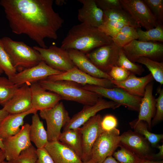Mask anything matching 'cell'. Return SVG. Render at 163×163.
Masks as SVG:
<instances>
[{
  "label": "cell",
  "mask_w": 163,
  "mask_h": 163,
  "mask_svg": "<svg viewBox=\"0 0 163 163\" xmlns=\"http://www.w3.org/2000/svg\"><path fill=\"white\" fill-rule=\"evenodd\" d=\"M34 108L26 112L15 114H9L0 123V137L2 140L14 135L20 130L24 124V119L27 115L37 113Z\"/></svg>",
  "instance_id": "cb8c5ba5"
},
{
  "label": "cell",
  "mask_w": 163,
  "mask_h": 163,
  "mask_svg": "<svg viewBox=\"0 0 163 163\" xmlns=\"http://www.w3.org/2000/svg\"><path fill=\"white\" fill-rule=\"evenodd\" d=\"M139 163H163V160L142 159Z\"/></svg>",
  "instance_id": "c3c4849f"
},
{
  "label": "cell",
  "mask_w": 163,
  "mask_h": 163,
  "mask_svg": "<svg viewBox=\"0 0 163 163\" xmlns=\"http://www.w3.org/2000/svg\"><path fill=\"white\" fill-rule=\"evenodd\" d=\"M46 79L51 81H70L82 86L93 85L108 88L115 87L110 80L91 76L80 70L76 66L67 72L50 76Z\"/></svg>",
  "instance_id": "e0dca14e"
},
{
  "label": "cell",
  "mask_w": 163,
  "mask_h": 163,
  "mask_svg": "<svg viewBox=\"0 0 163 163\" xmlns=\"http://www.w3.org/2000/svg\"><path fill=\"white\" fill-rule=\"evenodd\" d=\"M120 48L113 42L95 48L86 55L98 69L107 73L117 65Z\"/></svg>",
  "instance_id": "8fae6325"
},
{
  "label": "cell",
  "mask_w": 163,
  "mask_h": 163,
  "mask_svg": "<svg viewBox=\"0 0 163 163\" xmlns=\"http://www.w3.org/2000/svg\"><path fill=\"white\" fill-rule=\"evenodd\" d=\"M122 8L141 27L146 30L155 27L158 21L143 0H120Z\"/></svg>",
  "instance_id": "30bf717a"
},
{
  "label": "cell",
  "mask_w": 163,
  "mask_h": 163,
  "mask_svg": "<svg viewBox=\"0 0 163 163\" xmlns=\"http://www.w3.org/2000/svg\"><path fill=\"white\" fill-rule=\"evenodd\" d=\"M33 48L39 52L42 61L56 70L65 72L75 67L68 50L61 47L52 45L46 48L38 46Z\"/></svg>",
  "instance_id": "ba28073f"
},
{
  "label": "cell",
  "mask_w": 163,
  "mask_h": 163,
  "mask_svg": "<svg viewBox=\"0 0 163 163\" xmlns=\"http://www.w3.org/2000/svg\"><path fill=\"white\" fill-rule=\"evenodd\" d=\"M117 65L135 75H141L144 71L141 65L136 64L129 59L121 48L120 49Z\"/></svg>",
  "instance_id": "e575fe53"
},
{
  "label": "cell",
  "mask_w": 163,
  "mask_h": 163,
  "mask_svg": "<svg viewBox=\"0 0 163 163\" xmlns=\"http://www.w3.org/2000/svg\"><path fill=\"white\" fill-rule=\"evenodd\" d=\"M154 80L150 73L142 77H137L131 73L123 81L117 82L113 80L111 81L115 87L120 88L131 95L142 97L146 86Z\"/></svg>",
  "instance_id": "44dd1931"
},
{
  "label": "cell",
  "mask_w": 163,
  "mask_h": 163,
  "mask_svg": "<svg viewBox=\"0 0 163 163\" xmlns=\"http://www.w3.org/2000/svg\"><path fill=\"white\" fill-rule=\"evenodd\" d=\"M136 62L146 66L150 72L154 80L162 85L163 84V62L146 57L139 58Z\"/></svg>",
  "instance_id": "4dcf8cb0"
},
{
  "label": "cell",
  "mask_w": 163,
  "mask_h": 163,
  "mask_svg": "<svg viewBox=\"0 0 163 163\" xmlns=\"http://www.w3.org/2000/svg\"><path fill=\"white\" fill-rule=\"evenodd\" d=\"M53 0H1L13 33L24 34L40 47L46 48L44 40H56L63 19L53 9Z\"/></svg>",
  "instance_id": "6da1fadb"
},
{
  "label": "cell",
  "mask_w": 163,
  "mask_h": 163,
  "mask_svg": "<svg viewBox=\"0 0 163 163\" xmlns=\"http://www.w3.org/2000/svg\"><path fill=\"white\" fill-rule=\"evenodd\" d=\"M39 114L46 122L48 142L58 141L62 128L71 118L63 102H59L52 108L40 111Z\"/></svg>",
  "instance_id": "5b68a950"
},
{
  "label": "cell",
  "mask_w": 163,
  "mask_h": 163,
  "mask_svg": "<svg viewBox=\"0 0 163 163\" xmlns=\"http://www.w3.org/2000/svg\"><path fill=\"white\" fill-rule=\"evenodd\" d=\"M30 85L25 83L19 87L3 107L9 114L21 113L33 108Z\"/></svg>",
  "instance_id": "ac0fdd59"
},
{
  "label": "cell",
  "mask_w": 163,
  "mask_h": 163,
  "mask_svg": "<svg viewBox=\"0 0 163 163\" xmlns=\"http://www.w3.org/2000/svg\"><path fill=\"white\" fill-rule=\"evenodd\" d=\"M102 118L100 114H96L80 127L83 149L81 159L83 162L91 159L92 147L98 136L104 132L101 126Z\"/></svg>",
  "instance_id": "7c38bea8"
},
{
  "label": "cell",
  "mask_w": 163,
  "mask_h": 163,
  "mask_svg": "<svg viewBox=\"0 0 163 163\" xmlns=\"http://www.w3.org/2000/svg\"><path fill=\"white\" fill-rule=\"evenodd\" d=\"M30 125H23L14 135L3 140L5 159L11 162L16 159L21 152L32 145L29 136Z\"/></svg>",
  "instance_id": "4fadbf2b"
},
{
  "label": "cell",
  "mask_w": 163,
  "mask_h": 163,
  "mask_svg": "<svg viewBox=\"0 0 163 163\" xmlns=\"http://www.w3.org/2000/svg\"><path fill=\"white\" fill-rule=\"evenodd\" d=\"M100 163H119L112 156H109L106 158L103 161Z\"/></svg>",
  "instance_id": "bcb514c9"
},
{
  "label": "cell",
  "mask_w": 163,
  "mask_h": 163,
  "mask_svg": "<svg viewBox=\"0 0 163 163\" xmlns=\"http://www.w3.org/2000/svg\"><path fill=\"white\" fill-rule=\"evenodd\" d=\"M97 5L103 11L122 9L120 0H95Z\"/></svg>",
  "instance_id": "b9f144b4"
},
{
  "label": "cell",
  "mask_w": 163,
  "mask_h": 163,
  "mask_svg": "<svg viewBox=\"0 0 163 163\" xmlns=\"http://www.w3.org/2000/svg\"><path fill=\"white\" fill-rule=\"evenodd\" d=\"M118 124L117 120L114 116L108 114L102 118L101 126L104 132L110 131L116 128Z\"/></svg>",
  "instance_id": "7bdbcfd3"
},
{
  "label": "cell",
  "mask_w": 163,
  "mask_h": 163,
  "mask_svg": "<svg viewBox=\"0 0 163 163\" xmlns=\"http://www.w3.org/2000/svg\"><path fill=\"white\" fill-rule=\"evenodd\" d=\"M120 144L142 159H153L151 145L142 136L129 130L120 135Z\"/></svg>",
  "instance_id": "2e32d148"
},
{
  "label": "cell",
  "mask_w": 163,
  "mask_h": 163,
  "mask_svg": "<svg viewBox=\"0 0 163 163\" xmlns=\"http://www.w3.org/2000/svg\"><path fill=\"white\" fill-rule=\"evenodd\" d=\"M83 163H96L91 159H90L89 161H86L83 162Z\"/></svg>",
  "instance_id": "f5cc1de1"
},
{
  "label": "cell",
  "mask_w": 163,
  "mask_h": 163,
  "mask_svg": "<svg viewBox=\"0 0 163 163\" xmlns=\"http://www.w3.org/2000/svg\"><path fill=\"white\" fill-rule=\"evenodd\" d=\"M5 159L4 151L0 149V163H2Z\"/></svg>",
  "instance_id": "681fc988"
},
{
  "label": "cell",
  "mask_w": 163,
  "mask_h": 163,
  "mask_svg": "<svg viewBox=\"0 0 163 163\" xmlns=\"http://www.w3.org/2000/svg\"><path fill=\"white\" fill-rule=\"evenodd\" d=\"M38 82L46 90L58 94L62 100L74 101L84 105H93L101 97L85 89L82 85L70 81H51L46 79Z\"/></svg>",
  "instance_id": "3957f363"
},
{
  "label": "cell",
  "mask_w": 163,
  "mask_h": 163,
  "mask_svg": "<svg viewBox=\"0 0 163 163\" xmlns=\"http://www.w3.org/2000/svg\"><path fill=\"white\" fill-rule=\"evenodd\" d=\"M78 1L82 5L78 11L79 21L88 25L98 28L103 22V11L98 7L95 0Z\"/></svg>",
  "instance_id": "ffe728a7"
},
{
  "label": "cell",
  "mask_w": 163,
  "mask_h": 163,
  "mask_svg": "<svg viewBox=\"0 0 163 163\" xmlns=\"http://www.w3.org/2000/svg\"><path fill=\"white\" fill-rule=\"evenodd\" d=\"M33 114L32 123L30 125V139L37 149L44 148L49 142L47 131L37 113Z\"/></svg>",
  "instance_id": "484cf974"
},
{
  "label": "cell",
  "mask_w": 163,
  "mask_h": 163,
  "mask_svg": "<svg viewBox=\"0 0 163 163\" xmlns=\"http://www.w3.org/2000/svg\"><path fill=\"white\" fill-rule=\"evenodd\" d=\"M63 72L56 70L42 61L37 65L17 73L10 80L20 87L23 84H31L46 79L48 77Z\"/></svg>",
  "instance_id": "9a60e30c"
},
{
  "label": "cell",
  "mask_w": 163,
  "mask_h": 163,
  "mask_svg": "<svg viewBox=\"0 0 163 163\" xmlns=\"http://www.w3.org/2000/svg\"><path fill=\"white\" fill-rule=\"evenodd\" d=\"M2 70L0 68V75L3 72Z\"/></svg>",
  "instance_id": "db71d44e"
},
{
  "label": "cell",
  "mask_w": 163,
  "mask_h": 163,
  "mask_svg": "<svg viewBox=\"0 0 163 163\" xmlns=\"http://www.w3.org/2000/svg\"><path fill=\"white\" fill-rule=\"evenodd\" d=\"M121 49L128 59L134 63L143 57L159 62L163 56V45L158 42L134 40Z\"/></svg>",
  "instance_id": "8992f818"
},
{
  "label": "cell",
  "mask_w": 163,
  "mask_h": 163,
  "mask_svg": "<svg viewBox=\"0 0 163 163\" xmlns=\"http://www.w3.org/2000/svg\"><path fill=\"white\" fill-rule=\"evenodd\" d=\"M1 40L13 66L19 72L42 61L39 52L24 42L14 41L7 37H3Z\"/></svg>",
  "instance_id": "277c9868"
},
{
  "label": "cell",
  "mask_w": 163,
  "mask_h": 163,
  "mask_svg": "<svg viewBox=\"0 0 163 163\" xmlns=\"http://www.w3.org/2000/svg\"><path fill=\"white\" fill-rule=\"evenodd\" d=\"M159 95L155 99V116L152 120L151 126H153L163 120V89L159 88L158 90Z\"/></svg>",
  "instance_id": "ab89813d"
},
{
  "label": "cell",
  "mask_w": 163,
  "mask_h": 163,
  "mask_svg": "<svg viewBox=\"0 0 163 163\" xmlns=\"http://www.w3.org/2000/svg\"><path fill=\"white\" fill-rule=\"evenodd\" d=\"M56 4L58 5H62L66 3V2L64 0H57L55 1Z\"/></svg>",
  "instance_id": "f907efd6"
},
{
  "label": "cell",
  "mask_w": 163,
  "mask_h": 163,
  "mask_svg": "<svg viewBox=\"0 0 163 163\" xmlns=\"http://www.w3.org/2000/svg\"><path fill=\"white\" fill-rule=\"evenodd\" d=\"M0 68L10 79L17 73L16 69L13 66L8 54L3 46L0 38Z\"/></svg>",
  "instance_id": "836d02e7"
},
{
  "label": "cell",
  "mask_w": 163,
  "mask_h": 163,
  "mask_svg": "<svg viewBox=\"0 0 163 163\" xmlns=\"http://www.w3.org/2000/svg\"><path fill=\"white\" fill-rule=\"evenodd\" d=\"M131 73L117 65L113 67L108 73L113 80L121 82L126 79Z\"/></svg>",
  "instance_id": "60d3db41"
},
{
  "label": "cell",
  "mask_w": 163,
  "mask_h": 163,
  "mask_svg": "<svg viewBox=\"0 0 163 163\" xmlns=\"http://www.w3.org/2000/svg\"><path fill=\"white\" fill-rule=\"evenodd\" d=\"M126 25L122 22L106 20L104 21L103 23L97 28L101 31L112 38L117 35L123 27Z\"/></svg>",
  "instance_id": "8d00e7d4"
},
{
  "label": "cell",
  "mask_w": 163,
  "mask_h": 163,
  "mask_svg": "<svg viewBox=\"0 0 163 163\" xmlns=\"http://www.w3.org/2000/svg\"><path fill=\"white\" fill-rule=\"evenodd\" d=\"M37 156L36 149L32 145L22 151L11 163H36Z\"/></svg>",
  "instance_id": "74e56055"
},
{
  "label": "cell",
  "mask_w": 163,
  "mask_h": 163,
  "mask_svg": "<svg viewBox=\"0 0 163 163\" xmlns=\"http://www.w3.org/2000/svg\"><path fill=\"white\" fill-rule=\"evenodd\" d=\"M121 105L111 101H108L101 97L92 105H84L83 109L70 118L63 127V131L79 128L99 111L106 109H116Z\"/></svg>",
  "instance_id": "5bb4252c"
},
{
  "label": "cell",
  "mask_w": 163,
  "mask_h": 163,
  "mask_svg": "<svg viewBox=\"0 0 163 163\" xmlns=\"http://www.w3.org/2000/svg\"><path fill=\"white\" fill-rule=\"evenodd\" d=\"M59 141L71 148L81 159L83 149L80 127L63 131L59 136Z\"/></svg>",
  "instance_id": "4316f807"
},
{
  "label": "cell",
  "mask_w": 163,
  "mask_h": 163,
  "mask_svg": "<svg viewBox=\"0 0 163 163\" xmlns=\"http://www.w3.org/2000/svg\"><path fill=\"white\" fill-rule=\"evenodd\" d=\"M138 34V40L143 42H163L162 23L158 22L156 27L146 31L141 27L136 28Z\"/></svg>",
  "instance_id": "f546056e"
},
{
  "label": "cell",
  "mask_w": 163,
  "mask_h": 163,
  "mask_svg": "<svg viewBox=\"0 0 163 163\" xmlns=\"http://www.w3.org/2000/svg\"><path fill=\"white\" fill-rule=\"evenodd\" d=\"M134 131L143 136L153 147H156L158 143L163 139L162 134H157L150 132L146 123L143 121H137L136 119L129 123Z\"/></svg>",
  "instance_id": "83f0119b"
},
{
  "label": "cell",
  "mask_w": 163,
  "mask_h": 163,
  "mask_svg": "<svg viewBox=\"0 0 163 163\" xmlns=\"http://www.w3.org/2000/svg\"><path fill=\"white\" fill-rule=\"evenodd\" d=\"M103 11V21L106 20H114L123 23L127 25L136 28L141 27L123 8L108 10Z\"/></svg>",
  "instance_id": "f1b7e54d"
},
{
  "label": "cell",
  "mask_w": 163,
  "mask_h": 163,
  "mask_svg": "<svg viewBox=\"0 0 163 163\" xmlns=\"http://www.w3.org/2000/svg\"><path fill=\"white\" fill-rule=\"evenodd\" d=\"M37 158L36 163H54L49 154L44 148L36 149Z\"/></svg>",
  "instance_id": "ee69618b"
},
{
  "label": "cell",
  "mask_w": 163,
  "mask_h": 163,
  "mask_svg": "<svg viewBox=\"0 0 163 163\" xmlns=\"http://www.w3.org/2000/svg\"><path fill=\"white\" fill-rule=\"evenodd\" d=\"M9 113L3 108L0 109V123Z\"/></svg>",
  "instance_id": "7dc6e473"
},
{
  "label": "cell",
  "mask_w": 163,
  "mask_h": 163,
  "mask_svg": "<svg viewBox=\"0 0 163 163\" xmlns=\"http://www.w3.org/2000/svg\"><path fill=\"white\" fill-rule=\"evenodd\" d=\"M152 82L146 86L144 95L142 97L137 121H143L147 124L149 129L151 127V121L155 112V101L153 95Z\"/></svg>",
  "instance_id": "d4e9b609"
},
{
  "label": "cell",
  "mask_w": 163,
  "mask_h": 163,
  "mask_svg": "<svg viewBox=\"0 0 163 163\" xmlns=\"http://www.w3.org/2000/svg\"><path fill=\"white\" fill-rule=\"evenodd\" d=\"M83 87L85 89L108 98L130 110L139 111L142 97L131 95L120 88L117 87L108 88L90 85Z\"/></svg>",
  "instance_id": "9c48e42d"
},
{
  "label": "cell",
  "mask_w": 163,
  "mask_h": 163,
  "mask_svg": "<svg viewBox=\"0 0 163 163\" xmlns=\"http://www.w3.org/2000/svg\"><path fill=\"white\" fill-rule=\"evenodd\" d=\"M120 149L115 151L112 156L119 163H139L142 159L131 151L120 145Z\"/></svg>",
  "instance_id": "d590c367"
},
{
  "label": "cell",
  "mask_w": 163,
  "mask_h": 163,
  "mask_svg": "<svg viewBox=\"0 0 163 163\" xmlns=\"http://www.w3.org/2000/svg\"><path fill=\"white\" fill-rule=\"evenodd\" d=\"M2 163H11L10 162L8 161H4Z\"/></svg>",
  "instance_id": "11a10c76"
},
{
  "label": "cell",
  "mask_w": 163,
  "mask_h": 163,
  "mask_svg": "<svg viewBox=\"0 0 163 163\" xmlns=\"http://www.w3.org/2000/svg\"><path fill=\"white\" fill-rule=\"evenodd\" d=\"M157 21H163V0H143Z\"/></svg>",
  "instance_id": "f35d334b"
},
{
  "label": "cell",
  "mask_w": 163,
  "mask_h": 163,
  "mask_svg": "<svg viewBox=\"0 0 163 163\" xmlns=\"http://www.w3.org/2000/svg\"><path fill=\"white\" fill-rule=\"evenodd\" d=\"M113 42L112 38L97 28L81 23L73 26L62 42L61 47L67 50H77L85 54Z\"/></svg>",
  "instance_id": "7a4b0ae2"
},
{
  "label": "cell",
  "mask_w": 163,
  "mask_h": 163,
  "mask_svg": "<svg viewBox=\"0 0 163 163\" xmlns=\"http://www.w3.org/2000/svg\"><path fill=\"white\" fill-rule=\"evenodd\" d=\"M138 39L136 28L128 25L123 27L117 35L112 38L113 42L120 48L132 40Z\"/></svg>",
  "instance_id": "1f68e13d"
},
{
  "label": "cell",
  "mask_w": 163,
  "mask_h": 163,
  "mask_svg": "<svg viewBox=\"0 0 163 163\" xmlns=\"http://www.w3.org/2000/svg\"><path fill=\"white\" fill-rule=\"evenodd\" d=\"M19 87L8 78L0 76V104L3 107Z\"/></svg>",
  "instance_id": "d6a6232c"
},
{
  "label": "cell",
  "mask_w": 163,
  "mask_h": 163,
  "mask_svg": "<svg viewBox=\"0 0 163 163\" xmlns=\"http://www.w3.org/2000/svg\"><path fill=\"white\" fill-rule=\"evenodd\" d=\"M32 108L37 111L52 108L62 100L58 94L47 91L38 82L30 85Z\"/></svg>",
  "instance_id": "d6986e66"
},
{
  "label": "cell",
  "mask_w": 163,
  "mask_h": 163,
  "mask_svg": "<svg viewBox=\"0 0 163 163\" xmlns=\"http://www.w3.org/2000/svg\"><path fill=\"white\" fill-rule=\"evenodd\" d=\"M0 149L4 151V147L3 143V140L0 137Z\"/></svg>",
  "instance_id": "816d5d0a"
},
{
  "label": "cell",
  "mask_w": 163,
  "mask_h": 163,
  "mask_svg": "<svg viewBox=\"0 0 163 163\" xmlns=\"http://www.w3.org/2000/svg\"><path fill=\"white\" fill-rule=\"evenodd\" d=\"M158 149V152L156 154H154L153 156V159L155 160L157 159H162L163 158V145H158L156 146Z\"/></svg>",
  "instance_id": "f6af8a7d"
},
{
  "label": "cell",
  "mask_w": 163,
  "mask_h": 163,
  "mask_svg": "<svg viewBox=\"0 0 163 163\" xmlns=\"http://www.w3.org/2000/svg\"><path fill=\"white\" fill-rule=\"evenodd\" d=\"M44 148L54 163H83L72 149L59 140L49 142Z\"/></svg>",
  "instance_id": "7402d4cb"
},
{
  "label": "cell",
  "mask_w": 163,
  "mask_h": 163,
  "mask_svg": "<svg viewBox=\"0 0 163 163\" xmlns=\"http://www.w3.org/2000/svg\"><path fill=\"white\" fill-rule=\"evenodd\" d=\"M120 134L119 130L117 128L101 133L92 147L91 159L96 163H100L112 155L120 145Z\"/></svg>",
  "instance_id": "52a82bcc"
},
{
  "label": "cell",
  "mask_w": 163,
  "mask_h": 163,
  "mask_svg": "<svg viewBox=\"0 0 163 163\" xmlns=\"http://www.w3.org/2000/svg\"><path fill=\"white\" fill-rule=\"evenodd\" d=\"M68 50L73 63L80 70L95 78H106L111 81L113 80L107 73L97 68L88 58L85 53L73 49Z\"/></svg>",
  "instance_id": "603a6c76"
}]
</instances>
